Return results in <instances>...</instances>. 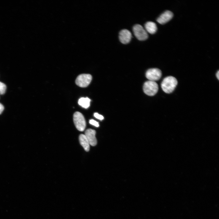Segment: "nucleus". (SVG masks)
Segmentation results:
<instances>
[{"instance_id":"f257e3e1","label":"nucleus","mask_w":219,"mask_h":219,"mask_svg":"<svg viewBox=\"0 0 219 219\" xmlns=\"http://www.w3.org/2000/svg\"><path fill=\"white\" fill-rule=\"evenodd\" d=\"M177 84V81L175 78L172 76H169L163 79L161 84V87L164 92L169 94L173 91Z\"/></svg>"},{"instance_id":"f03ea898","label":"nucleus","mask_w":219,"mask_h":219,"mask_svg":"<svg viewBox=\"0 0 219 219\" xmlns=\"http://www.w3.org/2000/svg\"><path fill=\"white\" fill-rule=\"evenodd\" d=\"M143 89L145 94L149 96H152L155 95L158 92V86L155 82L149 80L144 83Z\"/></svg>"},{"instance_id":"7ed1b4c3","label":"nucleus","mask_w":219,"mask_h":219,"mask_svg":"<svg viewBox=\"0 0 219 219\" xmlns=\"http://www.w3.org/2000/svg\"><path fill=\"white\" fill-rule=\"evenodd\" d=\"M73 121L76 128L80 131H83L86 127V122L82 114L79 112H75L73 115Z\"/></svg>"},{"instance_id":"20e7f679","label":"nucleus","mask_w":219,"mask_h":219,"mask_svg":"<svg viewBox=\"0 0 219 219\" xmlns=\"http://www.w3.org/2000/svg\"><path fill=\"white\" fill-rule=\"evenodd\" d=\"M133 30L134 35L138 40H144L148 38L147 32L140 25H135L133 27Z\"/></svg>"},{"instance_id":"39448f33","label":"nucleus","mask_w":219,"mask_h":219,"mask_svg":"<svg viewBox=\"0 0 219 219\" xmlns=\"http://www.w3.org/2000/svg\"><path fill=\"white\" fill-rule=\"evenodd\" d=\"M92 76L89 74H82L79 75L75 80V83L81 87H87L92 80Z\"/></svg>"},{"instance_id":"423d86ee","label":"nucleus","mask_w":219,"mask_h":219,"mask_svg":"<svg viewBox=\"0 0 219 219\" xmlns=\"http://www.w3.org/2000/svg\"><path fill=\"white\" fill-rule=\"evenodd\" d=\"M162 75L160 70L157 68H152L148 70L146 73V77L149 81L155 82L159 80Z\"/></svg>"},{"instance_id":"0eeeda50","label":"nucleus","mask_w":219,"mask_h":219,"mask_svg":"<svg viewBox=\"0 0 219 219\" xmlns=\"http://www.w3.org/2000/svg\"><path fill=\"white\" fill-rule=\"evenodd\" d=\"M96 134V131L91 129H88L85 132V135L87 139L89 144L92 146H95L97 143L95 136Z\"/></svg>"},{"instance_id":"6e6552de","label":"nucleus","mask_w":219,"mask_h":219,"mask_svg":"<svg viewBox=\"0 0 219 219\" xmlns=\"http://www.w3.org/2000/svg\"><path fill=\"white\" fill-rule=\"evenodd\" d=\"M132 38L131 32L128 30L123 29L120 32L119 38L120 41L123 44L128 43Z\"/></svg>"},{"instance_id":"1a4fd4ad","label":"nucleus","mask_w":219,"mask_h":219,"mask_svg":"<svg viewBox=\"0 0 219 219\" xmlns=\"http://www.w3.org/2000/svg\"><path fill=\"white\" fill-rule=\"evenodd\" d=\"M173 16V13L170 11H165L157 19V21L161 24H164L170 21Z\"/></svg>"},{"instance_id":"9d476101","label":"nucleus","mask_w":219,"mask_h":219,"mask_svg":"<svg viewBox=\"0 0 219 219\" xmlns=\"http://www.w3.org/2000/svg\"><path fill=\"white\" fill-rule=\"evenodd\" d=\"M145 28L147 32L151 34L155 33L157 30L156 24L154 22L149 21L145 24Z\"/></svg>"},{"instance_id":"9b49d317","label":"nucleus","mask_w":219,"mask_h":219,"mask_svg":"<svg viewBox=\"0 0 219 219\" xmlns=\"http://www.w3.org/2000/svg\"><path fill=\"white\" fill-rule=\"evenodd\" d=\"M81 145L86 151H88L90 149V144L86 136L84 134H81L79 137Z\"/></svg>"},{"instance_id":"f8f14e48","label":"nucleus","mask_w":219,"mask_h":219,"mask_svg":"<svg viewBox=\"0 0 219 219\" xmlns=\"http://www.w3.org/2000/svg\"><path fill=\"white\" fill-rule=\"evenodd\" d=\"M90 101L91 100L88 97H82L78 100V103L82 107L86 109L89 106Z\"/></svg>"},{"instance_id":"ddd939ff","label":"nucleus","mask_w":219,"mask_h":219,"mask_svg":"<svg viewBox=\"0 0 219 219\" xmlns=\"http://www.w3.org/2000/svg\"><path fill=\"white\" fill-rule=\"evenodd\" d=\"M6 89V85L4 83L0 82V94L3 95L5 92Z\"/></svg>"},{"instance_id":"4468645a","label":"nucleus","mask_w":219,"mask_h":219,"mask_svg":"<svg viewBox=\"0 0 219 219\" xmlns=\"http://www.w3.org/2000/svg\"><path fill=\"white\" fill-rule=\"evenodd\" d=\"M89 123L91 125L95 126L96 127H98L99 126V123L97 122L93 119H91L89 121Z\"/></svg>"},{"instance_id":"2eb2a0df","label":"nucleus","mask_w":219,"mask_h":219,"mask_svg":"<svg viewBox=\"0 0 219 219\" xmlns=\"http://www.w3.org/2000/svg\"><path fill=\"white\" fill-rule=\"evenodd\" d=\"M94 116L96 118L100 120H102L104 119L103 116L97 113H95L94 114Z\"/></svg>"},{"instance_id":"dca6fc26","label":"nucleus","mask_w":219,"mask_h":219,"mask_svg":"<svg viewBox=\"0 0 219 219\" xmlns=\"http://www.w3.org/2000/svg\"><path fill=\"white\" fill-rule=\"evenodd\" d=\"M4 109V107L3 105L0 103V114L2 113Z\"/></svg>"},{"instance_id":"f3484780","label":"nucleus","mask_w":219,"mask_h":219,"mask_svg":"<svg viewBox=\"0 0 219 219\" xmlns=\"http://www.w3.org/2000/svg\"><path fill=\"white\" fill-rule=\"evenodd\" d=\"M216 76L218 80H219V71H218L216 74Z\"/></svg>"}]
</instances>
